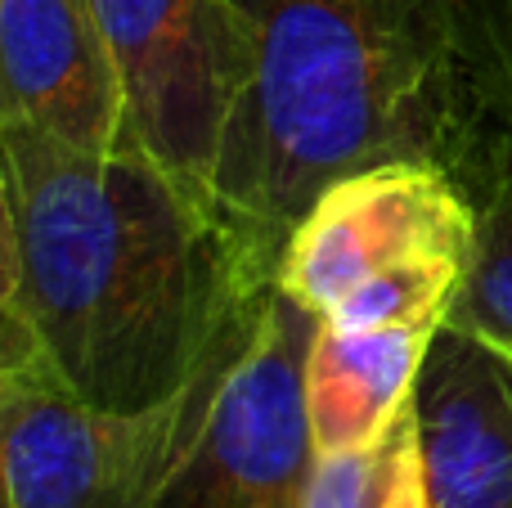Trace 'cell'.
Segmentation results:
<instances>
[{"mask_svg": "<svg viewBox=\"0 0 512 508\" xmlns=\"http://www.w3.org/2000/svg\"><path fill=\"white\" fill-rule=\"evenodd\" d=\"M0 149V356L27 351L113 414L176 401L274 275L283 243L140 149L81 153L5 117Z\"/></svg>", "mask_w": 512, "mask_h": 508, "instance_id": "cell-1", "label": "cell"}, {"mask_svg": "<svg viewBox=\"0 0 512 508\" xmlns=\"http://www.w3.org/2000/svg\"><path fill=\"white\" fill-rule=\"evenodd\" d=\"M252 72L212 194L239 225L288 239L310 203L378 162H445L468 99L459 0H234Z\"/></svg>", "mask_w": 512, "mask_h": 508, "instance_id": "cell-2", "label": "cell"}, {"mask_svg": "<svg viewBox=\"0 0 512 508\" xmlns=\"http://www.w3.org/2000/svg\"><path fill=\"white\" fill-rule=\"evenodd\" d=\"M319 315L265 279L180 392L149 508H301L315 432L306 360Z\"/></svg>", "mask_w": 512, "mask_h": 508, "instance_id": "cell-3", "label": "cell"}, {"mask_svg": "<svg viewBox=\"0 0 512 508\" xmlns=\"http://www.w3.org/2000/svg\"><path fill=\"white\" fill-rule=\"evenodd\" d=\"M126 90V149L216 203L212 180L252 72L234 0H90ZM221 207V203H216Z\"/></svg>", "mask_w": 512, "mask_h": 508, "instance_id": "cell-4", "label": "cell"}, {"mask_svg": "<svg viewBox=\"0 0 512 508\" xmlns=\"http://www.w3.org/2000/svg\"><path fill=\"white\" fill-rule=\"evenodd\" d=\"M477 207L445 162H378L337 176L301 212L274 279L319 320L387 275L468 266Z\"/></svg>", "mask_w": 512, "mask_h": 508, "instance_id": "cell-5", "label": "cell"}, {"mask_svg": "<svg viewBox=\"0 0 512 508\" xmlns=\"http://www.w3.org/2000/svg\"><path fill=\"white\" fill-rule=\"evenodd\" d=\"M180 396L144 414L81 401L36 356H0L5 508H149Z\"/></svg>", "mask_w": 512, "mask_h": 508, "instance_id": "cell-6", "label": "cell"}, {"mask_svg": "<svg viewBox=\"0 0 512 508\" xmlns=\"http://www.w3.org/2000/svg\"><path fill=\"white\" fill-rule=\"evenodd\" d=\"M0 117L81 153L126 149V90L90 0H0Z\"/></svg>", "mask_w": 512, "mask_h": 508, "instance_id": "cell-7", "label": "cell"}, {"mask_svg": "<svg viewBox=\"0 0 512 508\" xmlns=\"http://www.w3.org/2000/svg\"><path fill=\"white\" fill-rule=\"evenodd\" d=\"M427 508H512V351L445 320L414 387Z\"/></svg>", "mask_w": 512, "mask_h": 508, "instance_id": "cell-8", "label": "cell"}, {"mask_svg": "<svg viewBox=\"0 0 512 508\" xmlns=\"http://www.w3.org/2000/svg\"><path fill=\"white\" fill-rule=\"evenodd\" d=\"M427 329H337L319 320L306 360V414L319 455L369 446L414 401Z\"/></svg>", "mask_w": 512, "mask_h": 508, "instance_id": "cell-9", "label": "cell"}, {"mask_svg": "<svg viewBox=\"0 0 512 508\" xmlns=\"http://www.w3.org/2000/svg\"><path fill=\"white\" fill-rule=\"evenodd\" d=\"M468 198L477 207V234L454 320L512 351V140H499L481 153Z\"/></svg>", "mask_w": 512, "mask_h": 508, "instance_id": "cell-10", "label": "cell"}, {"mask_svg": "<svg viewBox=\"0 0 512 508\" xmlns=\"http://www.w3.org/2000/svg\"><path fill=\"white\" fill-rule=\"evenodd\" d=\"M301 508H427L414 401L369 446L315 455Z\"/></svg>", "mask_w": 512, "mask_h": 508, "instance_id": "cell-11", "label": "cell"}]
</instances>
